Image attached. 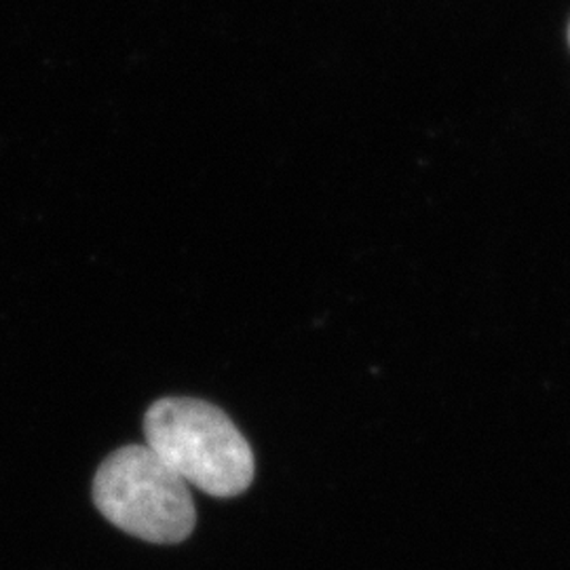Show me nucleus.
Wrapping results in <instances>:
<instances>
[{"label": "nucleus", "mask_w": 570, "mask_h": 570, "mask_svg": "<svg viewBox=\"0 0 570 570\" xmlns=\"http://www.w3.org/2000/svg\"><path fill=\"white\" fill-rule=\"evenodd\" d=\"M144 435L165 465L212 497H237L254 482V452L220 407L193 397H165L148 407Z\"/></svg>", "instance_id": "f257e3e1"}, {"label": "nucleus", "mask_w": 570, "mask_h": 570, "mask_svg": "<svg viewBox=\"0 0 570 570\" xmlns=\"http://www.w3.org/2000/svg\"><path fill=\"white\" fill-rule=\"evenodd\" d=\"M569 39H570V28H569Z\"/></svg>", "instance_id": "7ed1b4c3"}, {"label": "nucleus", "mask_w": 570, "mask_h": 570, "mask_svg": "<svg viewBox=\"0 0 570 570\" xmlns=\"http://www.w3.org/2000/svg\"><path fill=\"white\" fill-rule=\"evenodd\" d=\"M94 503L110 524L148 543H180L197 524L188 484L146 444L122 446L104 461Z\"/></svg>", "instance_id": "f03ea898"}]
</instances>
